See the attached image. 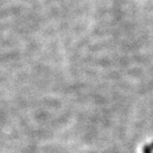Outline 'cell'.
<instances>
[{
	"instance_id": "cell-1",
	"label": "cell",
	"mask_w": 153,
	"mask_h": 153,
	"mask_svg": "<svg viewBox=\"0 0 153 153\" xmlns=\"http://www.w3.org/2000/svg\"><path fill=\"white\" fill-rule=\"evenodd\" d=\"M143 153H152L151 145H145L144 147H143Z\"/></svg>"
},
{
	"instance_id": "cell-2",
	"label": "cell",
	"mask_w": 153,
	"mask_h": 153,
	"mask_svg": "<svg viewBox=\"0 0 153 153\" xmlns=\"http://www.w3.org/2000/svg\"><path fill=\"white\" fill-rule=\"evenodd\" d=\"M151 147H152V149H153V142H152V144H151Z\"/></svg>"
}]
</instances>
